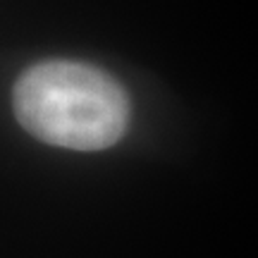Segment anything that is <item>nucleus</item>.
I'll list each match as a JSON object with an SVG mask.
<instances>
[{
	"label": "nucleus",
	"mask_w": 258,
	"mask_h": 258,
	"mask_svg": "<svg viewBox=\"0 0 258 258\" xmlns=\"http://www.w3.org/2000/svg\"><path fill=\"white\" fill-rule=\"evenodd\" d=\"M12 105L31 137L70 151L108 148L129 124L124 89L103 70L74 60L29 67L15 84Z\"/></svg>",
	"instance_id": "1"
}]
</instances>
